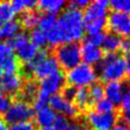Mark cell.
<instances>
[{"label":"cell","instance_id":"cell-1","mask_svg":"<svg viewBox=\"0 0 130 130\" xmlns=\"http://www.w3.org/2000/svg\"><path fill=\"white\" fill-rule=\"evenodd\" d=\"M57 28L60 32L62 44L77 43L83 38L85 20L81 10L67 7L57 18Z\"/></svg>","mask_w":130,"mask_h":130},{"label":"cell","instance_id":"cell-2","mask_svg":"<svg viewBox=\"0 0 130 130\" xmlns=\"http://www.w3.org/2000/svg\"><path fill=\"white\" fill-rule=\"evenodd\" d=\"M24 71L42 80L59 71V64L56 58L50 55L46 49H39L35 58L25 63Z\"/></svg>","mask_w":130,"mask_h":130},{"label":"cell","instance_id":"cell-3","mask_svg":"<svg viewBox=\"0 0 130 130\" xmlns=\"http://www.w3.org/2000/svg\"><path fill=\"white\" fill-rule=\"evenodd\" d=\"M96 65L100 78L103 81H106V83L111 81H121L126 74L124 58L117 53L104 55L103 59Z\"/></svg>","mask_w":130,"mask_h":130},{"label":"cell","instance_id":"cell-4","mask_svg":"<svg viewBox=\"0 0 130 130\" xmlns=\"http://www.w3.org/2000/svg\"><path fill=\"white\" fill-rule=\"evenodd\" d=\"M65 74L60 70L42 79L39 83L38 94L34 100V110L37 111L45 106H48L50 98L62 90V88L65 86Z\"/></svg>","mask_w":130,"mask_h":130},{"label":"cell","instance_id":"cell-5","mask_svg":"<svg viewBox=\"0 0 130 130\" xmlns=\"http://www.w3.org/2000/svg\"><path fill=\"white\" fill-rule=\"evenodd\" d=\"M96 77L98 74L93 66L83 62L68 70L65 75L66 81L69 83V85H72L76 88L90 86L95 82Z\"/></svg>","mask_w":130,"mask_h":130},{"label":"cell","instance_id":"cell-6","mask_svg":"<svg viewBox=\"0 0 130 130\" xmlns=\"http://www.w3.org/2000/svg\"><path fill=\"white\" fill-rule=\"evenodd\" d=\"M59 64L65 70H70L81 63L80 45L77 43H65L58 46L54 56Z\"/></svg>","mask_w":130,"mask_h":130},{"label":"cell","instance_id":"cell-7","mask_svg":"<svg viewBox=\"0 0 130 130\" xmlns=\"http://www.w3.org/2000/svg\"><path fill=\"white\" fill-rule=\"evenodd\" d=\"M7 42L15 53L14 56L16 57V59L23 63H28L29 61H31L39 51V49L30 43L28 35L24 31H19L16 36L8 40Z\"/></svg>","mask_w":130,"mask_h":130},{"label":"cell","instance_id":"cell-8","mask_svg":"<svg viewBox=\"0 0 130 130\" xmlns=\"http://www.w3.org/2000/svg\"><path fill=\"white\" fill-rule=\"evenodd\" d=\"M3 115L4 122L6 124H13L17 122L30 121V119L35 116V110L32 106L28 104V102L17 100L10 104L9 108Z\"/></svg>","mask_w":130,"mask_h":130},{"label":"cell","instance_id":"cell-9","mask_svg":"<svg viewBox=\"0 0 130 130\" xmlns=\"http://www.w3.org/2000/svg\"><path fill=\"white\" fill-rule=\"evenodd\" d=\"M86 123L92 130H111L117 123L118 116L113 113H100L96 111H89L85 117Z\"/></svg>","mask_w":130,"mask_h":130},{"label":"cell","instance_id":"cell-10","mask_svg":"<svg viewBox=\"0 0 130 130\" xmlns=\"http://www.w3.org/2000/svg\"><path fill=\"white\" fill-rule=\"evenodd\" d=\"M49 107L60 116L66 117L68 119H73L78 115V110L73 102L66 100L62 94L57 93L50 98Z\"/></svg>","mask_w":130,"mask_h":130},{"label":"cell","instance_id":"cell-11","mask_svg":"<svg viewBox=\"0 0 130 130\" xmlns=\"http://www.w3.org/2000/svg\"><path fill=\"white\" fill-rule=\"evenodd\" d=\"M107 25L110 27L111 32L118 36H127L130 34V14L112 11L107 19Z\"/></svg>","mask_w":130,"mask_h":130},{"label":"cell","instance_id":"cell-12","mask_svg":"<svg viewBox=\"0 0 130 130\" xmlns=\"http://www.w3.org/2000/svg\"><path fill=\"white\" fill-rule=\"evenodd\" d=\"M23 80L21 75L17 73H4L0 71V90L7 95H15L19 93Z\"/></svg>","mask_w":130,"mask_h":130},{"label":"cell","instance_id":"cell-13","mask_svg":"<svg viewBox=\"0 0 130 130\" xmlns=\"http://www.w3.org/2000/svg\"><path fill=\"white\" fill-rule=\"evenodd\" d=\"M109 1L107 0H94L88 3L84 8L83 17L85 22L98 19V18H107L109 13Z\"/></svg>","mask_w":130,"mask_h":130},{"label":"cell","instance_id":"cell-14","mask_svg":"<svg viewBox=\"0 0 130 130\" xmlns=\"http://www.w3.org/2000/svg\"><path fill=\"white\" fill-rule=\"evenodd\" d=\"M80 53H81V60L83 63L88 65L98 64L104 57V51L100 46H96L87 40H84L80 45Z\"/></svg>","mask_w":130,"mask_h":130},{"label":"cell","instance_id":"cell-15","mask_svg":"<svg viewBox=\"0 0 130 130\" xmlns=\"http://www.w3.org/2000/svg\"><path fill=\"white\" fill-rule=\"evenodd\" d=\"M105 87V98L108 99L115 106L120 105L122 96L126 90L125 84L122 81H111L107 82Z\"/></svg>","mask_w":130,"mask_h":130},{"label":"cell","instance_id":"cell-16","mask_svg":"<svg viewBox=\"0 0 130 130\" xmlns=\"http://www.w3.org/2000/svg\"><path fill=\"white\" fill-rule=\"evenodd\" d=\"M56 117H57V114L49 107V105L37 110L36 114H35L36 123L40 127L53 126V123H54Z\"/></svg>","mask_w":130,"mask_h":130},{"label":"cell","instance_id":"cell-17","mask_svg":"<svg viewBox=\"0 0 130 130\" xmlns=\"http://www.w3.org/2000/svg\"><path fill=\"white\" fill-rule=\"evenodd\" d=\"M66 5V2L63 0H40L37 2V7L44 11L45 13L57 14L61 12Z\"/></svg>","mask_w":130,"mask_h":130},{"label":"cell","instance_id":"cell-18","mask_svg":"<svg viewBox=\"0 0 130 130\" xmlns=\"http://www.w3.org/2000/svg\"><path fill=\"white\" fill-rule=\"evenodd\" d=\"M122 38L114 32H108L105 34L103 43L101 45V48L104 52L107 54L109 53H116L120 49V44H121Z\"/></svg>","mask_w":130,"mask_h":130},{"label":"cell","instance_id":"cell-19","mask_svg":"<svg viewBox=\"0 0 130 130\" xmlns=\"http://www.w3.org/2000/svg\"><path fill=\"white\" fill-rule=\"evenodd\" d=\"M53 128L54 130H82L83 126L73 119L57 115L53 123Z\"/></svg>","mask_w":130,"mask_h":130},{"label":"cell","instance_id":"cell-20","mask_svg":"<svg viewBox=\"0 0 130 130\" xmlns=\"http://www.w3.org/2000/svg\"><path fill=\"white\" fill-rule=\"evenodd\" d=\"M38 90H39V84L37 83V81H35L34 79H27L26 81H23L21 89H20V93L22 95V101H34L38 94Z\"/></svg>","mask_w":130,"mask_h":130},{"label":"cell","instance_id":"cell-21","mask_svg":"<svg viewBox=\"0 0 130 130\" xmlns=\"http://www.w3.org/2000/svg\"><path fill=\"white\" fill-rule=\"evenodd\" d=\"M20 31V24L17 20H10L8 22L0 24V40H10Z\"/></svg>","mask_w":130,"mask_h":130},{"label":"cell","instance_id":"cell-22","mask_svg":"<svg viewBox=\"0 0 130 130\" xmlns=\"http://www.w3.org/2000/svg\"><path fill=\"white\" fill-rule=\"evenodd\" d=\"M73 101H74V105L76 106L78 111H85L91 104L87 88L86 87L77 88L76 94H75Z\"/></svg>","mask_w":130,"mask_h":130},{"label":"cell","instance_id":"cell-23","mask_svg":"<svg viewBox=\"0 0 130 130\" xmlns=\"http://www.w3.org/2000/svg\"><path fill=\"white\" fill-rule=\"evenodd\" d=\"M40 19V13L35 10H27L23 13H21L20 16V25L27 29H34L39 23Z\"/></svg>","mask_w":130,"mask_h":130},{"label":"cell","instance_id":"cell-24","mask_svg":"<svg viewBox=\"0 0 130 130\" xmlns=\"http://www.w3.org/2000/svg\"><path fill=\"white\" fill-rule=\"evenodd\" d=\"M19 69V63L16 57L13 55L7 56L0 60V71L4 73H17Z\"/></svg>","mask_w":130,"mask_h":130},{"label":"cell","instance_id":"cell-25","mask_svg":"<svg viewBox=\"0 0 130 130\" xmlns=\"http://www.w3.org/2000/svg\"><path fill=\"white\" fill-rule=\"evenodd\" d=\"M29 41L31 44H34L38 49H45V47L48 45V40H47V35L45 31L40 29L39 27H36L30 30L28 35Z\"/></svg>","mask_w":130,"mask_h":130},{"label":"cell","instance_id":"cell-26","mask_svg":"<svg viewBox=\"0 0 130 130\" xmlns=\"http://www.w3.org/2000/svg\"><path fill=\"white\" fill-rule=\"evenodd\" d=\"M37 2L35 0H13L10 4L14 13H23L27 10H34L37 7Z\"/></svg>","mask_w":130,"mask_h":130},{"label":"cell","instance_id":"cell-27","mask_svg":"<svg viewBox=\"0 0 130 130\" xmlns=\"http://www.w3.org/2000/svg\"><path fill=\"white\" fill-rule=\"evenodd\" d=\"M56 24H57V16L55 14L44 13L43 15H40L38 26L43 31L47 32V31L51 30Z\"/></svg>","mask_w":130,"mask_h":130},{"label":"cell","instance_id":"cell-28","mask_svg":"<svg viewBox=\"0 0 130 130\" xmlns=\"http://www.w3.org/2000/svg\"><path fill=\"white\" fill-rule=\"evenodd\" d=\"M107 26V18H98L85 22V31L89 35L103 32Z\"/></svg>","mask_w":130,"mask_h":130},{"label":"cell","instance_id":"cell-29","mask_svg":"<svg viewBox=\"0 0 130 130\" xmlns=\"http://www.w3.org/2000/svg\"><path fill=\"white\" fill-rule=\"evenodd\" d=\"M15 13L11 7L10 2L0 1V24L13 20Z\"/></svg>","mask_w":130,"mask_h":130},{"label":"cell","instance_id":"cell-30","mask_svg":"<svg viewBox=\"0 0 130 130\" xmlns=\"http://www.w3.org/2000/svg\"><path fill=\"white\" fill-rule=\"evenodd\" d=\"M88 94L91 102H99L105 98V87L101 82H94L92 83L89 88H87Z\"/></svg>","mask_w":130,"mask_h":130},{"label":"cell","instance_id":"cell-31","mask_svg":"<svg viewBox=\"0 0 130 130\" xmlns=\"http://www.w3.org/2000/svg\"><path fill=\"white\" fill-rule=\"evenodd\" d=\"M113 11H119L130 14V0H113L109 2Z\"/></svg>","mask_w":130,"mask_h":130},{"label":"cell","instance_id":"cell-32","mask_svg":"<svg viewBox=\"0 0 130 130\" xmlns=\"http://www.w3.org/2000/svg\"><path fill=\"white\" fill-rule=\"evenodd\" d=\"M95 110L96 112H100V113H113L115 111V105L113 103H111L108 99L104 98L103 100L99 101L95 103Z\"/></svg>","mask_w":130,"mask_h":130},{"label":"cell","instance_id":"cell-33","mask_svg":"<svg viewBox=\"0 0 130 130\" xmlns=\"http://www.w3.org/2000/svg\"><path fill=\"white\" fill-rule=\"evenodd\" d=\"M8 130H36V126L31 121H23L10 124Z\"/></svg>","mask_w":130,"mask_h":130},{"label":"cell","instance_id":"cell-34","mask_svg":"<svg viewBox=\"0 0 130 130\" xmlns=\"http://www.w3.org/2000/svg\"><path fill=\"white\" fill-rule=\"evenodd\" d=\"M13 55V50L7 41H0V60Z\"/></svg>","mask_w":130,"mask_h":130},{"label":"cell","instance_id":"cell-35","mask_svg":"<svg viewBox=\"0 0 130 130\" xmlns=\"http://www.w3.org/2000/svg\"><path fill=\"white\" fill-rule=\"evenodd\" d=\"M11 104L10 96L0 90V114H4Z\"/></svg>","mask_w":130,"mask_h":130},{"label":"cell","instance_id":"cell-36","mask_svg":"<svg viewBox=\"0 0 130 130\" xmlns=\"http://www.w3.org/2000/svg\"><path fill=\"white\" fill-rule=\"evenodd\" d=\"M76 90H77L76 87H74V86H72V85H67V86H64V87L62 88V93H61V94H62L66 100L72 102V101L74 100L75 94H76Z\"/></svg>","mask_w":130,"mask_h":130},{"label":"cell","instance_id":"cell-37","mask_svg":"<svg viewBox=\"0 0 130 130\" xmlns=\"http://www.w3.org/2000/svg\"><path fill=\"white\" fill-rule=\"evenodd\" d=\"M119 106L122 108V111L130 109V88H126Z\"/></svg>","mask_w":130,"mask_h":130},{"label":"cell","instance_id":"cell-38","mask_svg":"<svg viewBox=\"0 0 130 130\" xmlns=\"http://www.w3.org/2000/svg\"><path fill=\"white\" fill-rule=\"evenodd\" d=\"M104 37H105V32H98V34H94V35H89L88 38L86 39L88 42L96 45V46H100L102 45L103 43V40H104Z\"/></svg>","mask_w":130,"mask_h":130},{"label":"cell","instance_id":"cell-39","mask_svg":"<svg viewBox=\"0 0 130 130\" xmlns=\"http://www.w3.org/2000/svg\"><path fill=\"white\" fill-rule=\"evenodd\" d=\"M88 3H89L88 0H73V1L69 2V7L81 10V9L85 8L88 5Z\"/></svg>","mask_w":130,"mask_h":130},{"label":"cell","instance_id":"cell-40","mask_svg":"<svg viewBox=\"0 0 130 130\" xmlns=\"http://www.w3.org/2000/svg\"><path fill=\"white\" fill-rule=\"evenodd\" d=\"M123 53L129 55L130 54V38H124L121 40V44H120V49Z\"/></svg>","mask_w":130,"mask_h":130},{"label":"cell","instance_id":"cell-41","mask_svg":"<svg viewBox=\"0 0 130 130\" xmlns=\"http://www.w3.org/2000/svg\"><path fill=\"white\" fill-rule=\"evenodd\" d=\"M121 116H122L123 123H124V124H129V125H130V109L122 111Z\"/></svg>","mask_w":130,"mask_h":130},{"label":"cell","instance_id":"cell-42","mask_svg":"<svg viewBox=\"0 0 130 130\" xmlns=\"http://www.w3.org/2000/svg\"><path fill=\"white\" fill-rule=\"evenodd\" d=\"M111 130H129V127L124 124L123 122H120V123H116L112 128Z\"/></svg>","mask_w":130,"mask_h":130},{"label":"cell","instance_id":"cell-43","mask_svg":"<svg viewBox=\"0 0 130 130\" xmlns=\"http://www.w3.org/2000/svg\"><path fill=\"white\" fill-rule=\"evenodd\" d=\"M125 61V70L128 75H130V54L127 55V57L124 59Z\"/></svg>","mask_w":130,"mask_h":130},{"label":"cell","instance_id":"cell-44","mask_svg":"<svg viewBox=\"0 0 130 130\" xmlns=\"http://www.w3.org/2000/svg\"><path fill=\"white\" fill-rule=\"evenodd\" d=\"M0 130H8V126L3 120H0Z\"/></svg>","mask_w":130,"mask_h":130},{"label":"cell","instance_id":"cell-45","mask_svg":"<svg viewBox=\"0 0 130 130\" xmlns=\"http://www.w3.org/2000/svg\"><path fill=\"white\" fill-rule=\"evenodd\" d=\"M40 130H54L53 126H47V127H41Z\"/></svg>","mask_w":130,"mask_h":130},{"label":"cell","instance_id":"cell-46","mask_svg":"<svg viewBox=\"0 0 130 130\" xmlns=\"http://www.w3.org/2000/svg\"><path fill=\"white\" fill-rule=\"evenodd\" d=\"M127 82H128V84L130 85V75L128 76V79H127Z\"/></svg>","mask_w":130,"mask_h":130},{"label":"cell","instance_id":"cell-47","mask_svg":"<svg viewBox=\"0 0 130 130\" xmlns=\"http://www.w3.org/2000/svg\"><path fill=\"white\" fill-rule=\"evenodd\" d=\"M129 35H130V34H129Z\"/></svg>","mask_w":130,"mask_h":130},{"label":"cell","instance_id":"cell-48","mask_svg":"<svg viewBox=\"0 0 130 130\" xmlns=\"http://www.w3.org/2000/svg\"><path fill=\"white\" fill-rule=\"evenodd\" d=\"M129 130H130V129H129Z\"/></svg>","mask_w":130,"mask_h":130}]
</instances>
